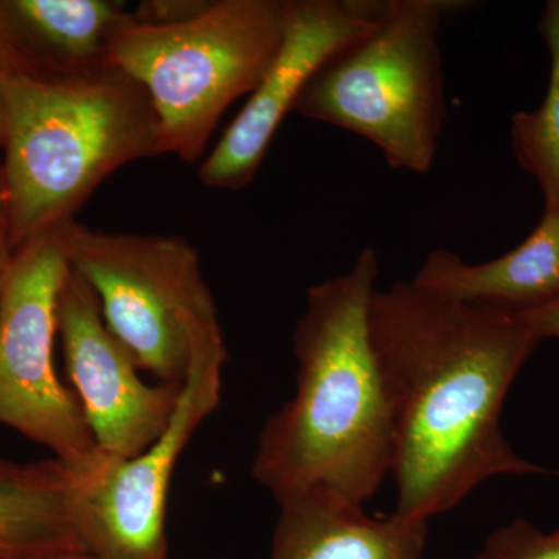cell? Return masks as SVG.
Instances as JSON below:
<instances>
[{"instance_id": "obj_12", "label": "cell", "mask_w": 559, "mask_h": 559, "mask_svg": "<svg viewBox=\"0 0 559 559\" xmlns=\"http://www.w3.org/2000/svg\"><path fill=\"white\" fill-rule=\"evenodd\" d=\"M412 282L450 299L524 314L559 300V204L544 202L538 226L510 252L471 264L433 250Z\"/></svg>"}, {"instance_id": "obj_8", "label": "cell", "mask_w": 559, "mask_h": 559, "mask_svg": "<svg viewBox=\"0 0 559 559\" xmlns=\"http://www.w3.org/2000/svg\"><path fill=\"white\" fill-rule=\"evenodd\" d=\"M227 353L219 322L191 341L189 373L164 432L142 454L109 463L80 485V528L90 554L105 559H168L167 500L191 437L218 407Z\"/></svg>"}, {"instance_id": "obj_9", "label": "cell", "mask_w": 559, "mask_h": 559, "mask_svg": "<svg viewBox=\"0 0 559 559\" xmlns=\"http://www.w3.org/2000/svg\"><path fill=\"white\" fill-rule=\"evenodd\" d=\"M377 25V2L288 0L285 33L270 69L200 167L209 189H246L260 171L280 124L337 51Z\"/></svg>"}, {"instance_id": "obj_2", "label": "cell", "mask_w": 559, "mask_h": 559, "mask_svg": "<svg viewBox=\"0 0 559 559\" xmlns=\"http://www.w3.org/2000/svg\"><path fill=\"white\" fill-rule=\"evenodd\" d=\"M378 253L311 286L293 334L296 392L260 432L252 474L278 507L330 496L362 507L392 473L393 418L370 340Z\"/></svg>"}, {"instance_id": "obj_1", "label": "cell", "mask_w": 559, "mask_h": 559, "mask_svg": "<svg viewBox=\"0 0 559 559\" xmlns=\"http://www.w3.org/2000/svg\"><path fill=\"white\" fill-rule=\"evenodd\" d=\"M369 326L392 409L393 513L429 522L492 477H559L521 457L500 428L509 390L540 344L520 316L411 280L374 290Z\"/></svg>"}, {"instance_id": "obj_14", "label": "cell", "mask_w": 559, "mask_h": 559, "mask_svg": "<svg viewBox=\"0 0 559 559\" xmlns=\"http://www.w3.org/2000/svg\"><path fill=\"white\" fill-rule=\"evenodd\" d=\"M79 510V477L61 460L0 459V559L87 551Z\"/></svg>"}, {"instance_id": "obj_3", "label": "cell", "mask_w": 559, "mask_h": 559, "mask_svg": "<svg viewBox=\"0 0 559 559\" xmlns=\"http://www.w3.org/2000/svg\"><path fill=\"white\" fill-rule=\"evenodd\" d=\"M0 189L14 252L75 221L114 171L164 156L145 90L123 70L46 80L0 64Z\"/></svg>"}, {"instance_id": "obj_4", "label": "cell", "mask_w": 559, "mask_h": 559, "mask_svg": "<svg viewBox=\"0 0 559 559\" xmlns=\"http://www.w3.org/2000/svg\"><path fill=\"white\" fill-rule=\"evenodd\" d=\"M288 0H204L190 16L130 24L114 39L110 66L148 94L162 150L201 159L231 103L252 94L282 44Z\"/></svg>"}, {"instance_id": "obj_6", "label": "cell", "mask_w": 559, "mask_h": 559, "mask_svg": "<svg viewBox=\"0 0 559 559\" xmlns=\"http://www.w3.org/2000/svg\"><path fill=\"white\" fill-rule=\"evenodd\" d=\"M70 270L94 290L110 333L140 370L180 385L189 373L191 341L219 322L201 257L178 235L66 226Z\"/></svg>"}, {"instance_id": "obj_15", "label": "cell", "mask_w": 559, "mask_h": 559, "mask_svg": "<svg viewBox=\"0 0 559 559\" xmlns=\"http://www.w3.org/2000/svg\"><path fill=\"white\" fill-rule=\"evenodd\" d=\"M539 32L549 50V86L538 109L514 114L510 138L516 160L538 180L544 201L559 204V0L544 7Z\"/></svg>"}, {"instance_id": "obj_13", "label": "cell", "mask_w": 559, "mask_h": 559, "mask_svg": "<svg viewBox=\"0 0 559 559\" xmlns=\"http://www.w3.org/2000/svg\"><path fill=\"white\" fill-rule=\"evenodd\" d=\"M270 559H428L429 522L310 496L278 507Z\"/></svg>"}, {"instance_id": "obj_5", "label": "cell", "mask_w": 559, "mask_h": 559, "mask_svg": "<svg viewBox=\"0 0 559 559\" xmlns=\"http://www.w3.org/2000/svg\"><path fill=\"white\" fill-rule=\"evenodd\" d=\"M450 2H377V25L322 66L294 112L369 140L390 167L429 171L447 119L440 31Z\"/></svg>"}, {"instance_id": "obj_11", "label": "cell", "mask_w": 559, "mask_h": 559, "mask_svg": "<svg viewBox=\"0 0 559 559\" xmlns=\"http://www.w3.org/2000/svg\"><path fill=\"white\" fill-rule=\"evenodd\" d=\"M132 21L116 0H3L0 64L46 80L110 68L114 39Z\"/></svg>"}, {"instance_id": "obj_18", "label": "cell", "mask_w": 559, "mask_h": 559, "mask_svg": "<svg viewBox=\"0 0 559 559\" xmlns=\"http://www.w3.org/2000/svg\"><path fill=\"white\" fill-rule=\"evenodd\" d=\"M14 250L10 245L5 209H3L2 189H0V300H2L3 283H5L7 272L10 270Z\"/></svg>"}, {"instance_id": "obj_16", "label": "cell", "mask_w": 559, "mask_h": 559, "mask_svg": "<svg viewBox=\"0 0 559 559\" xmlns=\"http://www.w3.org/2000/svg\"><path fill=\"white\" fill-rule=\"evenodd\" d=\"M473 559H559V525L543 532L532 522L513 521L495 530Z\"/></svg>"}, {"instance_id": "obj_7", "label": "cell", "mask_w": 559, "mask_h": 559, "mask_svg": "<svg viewBox=\"0 0 559 559\" xmlns=\"http://www.w3.org/2000/svg\"><path fill=\"white\" fill-rule=\"evenodd\" d=\"M66 226L17 249L7 272L0 300V425L46 447L86 484L112 459L97 447L79 399L55 370L58 299L70 270Z\"/></svg>"}, {"instance_id": "obj_17", "label": "cell", "mask_w": 559, "mask_h": 559, "mask_svg": "<svg viewBox=\"0 0 559 559\" xmlns=\"http://www.w3.org/2000/svg\"><path fill=\"white\" fill-rule=\"evenodd\" d=\"M528 329L536 334L540 342L544 340H559V300L540 307L538 310L518 314Z\"/></svg>"}, {"instance_id": "obj_19", "label": "cell", "mask_w": 559, "mask_h": 559, "mask_svg": "<svg viewBox=\"0 0 559 559\" xmlns=\"http://www.w3.org/2000/svg\"><path fill=\"white\" fill-rule=\"evenodd\" d=\"M49 559H105L97 557V555L90 554V551H75V554L60 555V557H53Z\"/></svg>"}, {"instance_id": "obj_20", "label": "cell", "mask_w": 559, "mask_h": 559, "mask_svg": "<svg viewBox=\"0 0 559 559\" xmlns=\"http://www.w3.org/2000/svg\"><path fill=\"white\" fill-rule=\"evenodd\" d=\"M2 145H3V110H2V102H0V154H2Z\"/></svg>"}, {"instance_id": "obj_10", "label": "cell", "mask_w": 559, "mask_h": 559, "mask_svg": "<svg viewBox=\"0 0 559 559\" xmlns=\"http://www.w3.org/2000/svg\"><path fill=\"white\" fill-rule=\"evenodd\" d=\"M57 323L66 371L97 447L116 462L138 457L167 428L183 384L140 378L131 353L106 325L94 290L72 270Z\"/></svg>"}]
</instances>
